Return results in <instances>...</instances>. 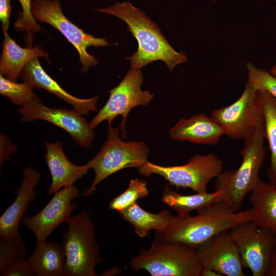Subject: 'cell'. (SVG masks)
Returning a JSON list of instances; mask_svg holds the SVG:
<instances>
[{"label":"cell","mask_w":276,"mask_h":276,"mask_svg":"<svg viewBox=\"0 0 276 276\" xmlns=\"http://www.w3.org/2000/svg\"><path fill=\"white\" fill-rule=\"evenodd\" d=\"M253 218L251 208L236 212L220 200L197 211L195 216H172L167 228L156 233L154 240L178 242L196 248L215 235L252 221Z\"/></svg>","instance_id":"cell-1"},{"label":"cell","mask_w":276,"mask_h":276,"mask_svg":"<svg viewBox=\"0 0 276 276\" xmlns=\"http://www.w3.org/2000/svg\"><path fill=\"white\" fill-rule=\"evenodd\" d=\"M95 9L124 21L127 30L136 39L139 45L136 52L126 58L130 61L131 68L141 69L154 61L161 60L171 72L177 65L188 61L184 53L176 51L169 44L158 26L131 3H116L108 8Z\"/></svg>","instance_id":"cell-2"},{"label":"cell","mask_w":276,"mask_h":276,"mask_svg":"<svg viewBox=\"0 0 276 276\" xmlns=\"http://www.w3.org/2000/svg\"><path fill=\"white\" fill-rule=\"evenodd\" d=\"M264 122L251 135L243 140L240 166L236 170L222 171L216 177L215 191L222 192V200L235 211L240 210L246 195L252 192L261 181L259 172L266 156Z\"/></svg>","instance_id":"cell-3"},{"label":"cell","mask_w":276,"mask_h":276,"mask_svg":"<svg viewBox=\"0 0 276 276\" xmlns=\"http://www.w3.org/2000/svg\"><path fill=\"white\" fill-rule=\"evenodd\" d=\"M66 223L68 228L62 236L64 275H98L95 268L102 258L90 214L81 212L72 216Z\"/></svg>","instance_id":"cell-4"},{"label":"cell","mask_w":276,"mask_h":276,"mask_svg":"<svg viewBox=\"0 0 276 276\" xmlns=\"http://www.w3.org/2000/svg\"><path fill=\"white\" fill-rule=\"evenodd\" d=\"M134 271L144 270L152 276H200L202 269L196 247L178 242L154 240L130 262Z\"/></svg>","instance_id":"cell-5"},{"label":"cell","mask_w":276,"mask_h":276,"mask_svg":"<svg viewBox=\"0 0 276 276\" xmlns=\"http://www.w3.org/2000/svg\"><path fill=\"white\" fill-rule=\"evenodd\" d=\"M150 150L142 141L124 142L119 137V130L111 123L107 126V139L99 152L87 163L95 172L90 187L82 194L91 195L98 185L114 173L123 169H137L147 161Z\"/></svg>","instance_id":"cell-6"},{"label":"cell","mask_w":276,"mask_h":276,"mask_svg":"<svg viewBox=\"0 0 276 276\" xmlns=\"http://www.w3.org/2000/svg\"><path fill=\"white\" fill-rule=\"evenodd\" d=\"M223 163L215 153L196 154L185 165L163 166L147 161L138 168L139 173L149 177L159 175L176 189L190 188L196 193L207 192L211 180L216 178L222 171Z\"/></svg>","instance_id":"cell-7"},{"label":"cell","mask_w":276,"mask_h":276,"mask_svg":"<svg viewBox=\"0 0 276 276\" xmlns=\"http://www.w3.org/2000/svg\"><path fill=\"white\" fill-rule=\"evenodd\" d=\"M31 9L36 20L58 30L75 47L79 54L83 73H86L98 63V60L87 52L88 47L111 45L105 38L87 34L71 22L62 12L60 0H33Z\"/></svg>","instance_id":"cell-8"},{"label":"cell","mask_w":276,"mask_h":276,"mask_svg":"<svg viewBox=\"0 0 276 276\" xmlns=\"http://www.w3.org/2000/svg\"><path fill=\"white\" fill-rule=\"evenodd\" d=\"M210 117L233 140L245 139L264 122L257 90L247 81L241 96L233 103L213 110Z\"/></svg>","instance_id":"cell-9"},{"label":"cell","mask_w":276,"mask_h":276,"mask_svg":"<svg viewBox=\"0 0 276 276\" xmlns=\"http://www.w3.org/2000/svg\"><path fill=\"white\" fill-rule=\"evenodd\" d=\"M143 82L141 69L131 68L121 82L109 90V97L107 102L89 122V126L94 129L104 121L108 124L111 123L117 117L120 116L122 120L119 129L122 137H126L125 125L130 111L136 106L148 105L154 96L148 90L142 89Z\"/></svg>","instance_id":"cell-10"},{"label":"cell","mask_w":276,"mask_h":276,"mask_svg":"<svg viewBox=\"0 0 276 276\" xmlns=\"http://www.w3.org/2000/svg\"><path fill=\"white\" fill-rule=\"evenodd\" d=\"M236 244L244 268L253 276H267L276 245V233L256 225L252 221L229 231Z\"/></svg>","instance_id":"cell-11"},{"label":"cell","mask_w":276,"mask_h":276,"mask_svg":"<svg viewBox=\"0 0 276 276\" xmlns=\"http://www.w3.org/2000/svg\"><path fill=\"white\" fill-rule=\"evenodd\" d=\"M23 122L41 119L51 122L65 130L74 142L82 147H89L95 139V132L82 114L75 110L50 108L36 96L18 109Z\"/></svg>","instance_id":"cell-12"},{"label":"cell","mask_w":276,"mask_h":276,"mask_svg":"<svg viewBox=\"0 0 276 276\" xmlns=\"http://www.w3.org/2000/svg\"><path fill=\"white\" fill-rule=\"evenodd\" d=\"M74 186L64 188L55 193L50 201L38 213L29 217L24 216L21 222L35 235L36 242L46 240L60 224L67 222L76 206L72 201L80 197Z\"/></svg>","instance_id":"cell-13"},{"label":"cell","mask_w":276,"mask_h":276,"mask_svg":"<svg viewBox=\"0 0 276 276\" xmlns=\"http://www.w3.org/2000/svg\"><path fill=\"white\" fill-rule=\"evenodd\" d=\"M196 248L202 268L213 269L222 275H245L238 247L229 231L215 235Z\"/></svg>","instance_id":"cell-14"},{"label":"cell","mask_w":276,"mask_h":276,"mask_svg":"<svg viewBox=\"0 0 276 276\" xmlns=\"http://www.w3.org/2000/svg\"><path fill=\"white\" fill-rule=\"evenodd\" d=\"M22 173L23 178L15 192L17 195L14 200L0 217L1 239H11L20 234L19 222L36 197L35 188L41 178L40 173L31 167L24 169Z\"/></svg>","instance_id":"cell-15"},{"label":"cell","mask_w":276,"mask_h":276,"mask_svg":"<svg viewBox=\"0 0 276 276\" xmlns=\"http://www.w3.org/2000/svg\"><path fill=\"white\" fill-rule=\"evenodd\" d=\"M19 77L24 82L33 88H43L56 96L82 115L87 116L90 111L97 110L98 96L81 99L71 95L45 72L38 58L29 62L21 71Z\"/></svg>","instance_id":"cell-16"},{"label":"cell","mask_w":276,"mask_h":276,"mask_svg":"<svg viewBox=\"0 0 276 276\" xmlns=\"http://www.w3.org/2000/svg\"><path fill=\"white\" fill-rule=\"evenodd\" d=\"M44 159L50 172L52 181L48 189L49 194H54L61 189L73 186L90 169L88 163L78 166L66 156L60 142H45Z\"/></svg>","instance_id":"cell-17"},{"label":"cell","mask_w":276,"mask_h":276,"mask_svg":"<svg viewBox=\"0 0 276 276\" xmlns=\"http://www.w3.org/2000/svg\"><path fill=\"white\" fill-rule=\"evenodd\" d=\"M169 134L173 140L213 146L217 144L225 133L221 126L210 116L199 113L180 119L170 128Z\"/></svg>","instance_id":"cell-18"},{"label":"cell","mask_w":276,"mask_h":276,"mask_svg":"<svg viewBox=\"0 0 276 276\" xmlns=\"http://www.w3.org/2000/svg\"><path fill=\"white\" fill-rule=\"evenodd\" d=\"M4 38L0 60V73L5 78L16 82L25 67L35 58H49L48 53L41 48H22L9 35L3 32Z\"/></svg>","instance_id":"cell-19"},{"label":"cell","mask_w":276,"mask_h":276,"mask_svg":"<svg viewBox=\"0 0 276 276\" xmlns=\"http://www.w3.org/2000/svg\"><path fill=\"white\" fill-rule=\"evenodd\" d=\"M36 242L33 252L27 259L34 275L64 276L65 256L62 245L46 240Z\"/></svg>","instance_id":"cell-20"},{"label":"cell","mask_w":276,"mask_h":276,"mask_svg":"<svg viewBox=\"0 0 276 276\" xmlns=\"http://www.w3.org/2000/svg\"><path fill=\"white\" fill-rule=\"evenodd\" d=\"M249 201L254 212L252 221L276 233V186L261 180L251 192Z\"/></svg>","instance_id":"cell-21"},{"label":"cell","mask_w":276,"mask_h":276,"mask_svg":"<svg viewBox=\"0 0 276 276\" xmlns=\"http://www.w3.org/2000/svg\"><path fill=\"white\" fill-rule=\"evenodd\" d=\"M119 213L133 226L136 234L141 238L147 237L152 230H155L156 233L165 230L173 216L166 210L158 213L148 212L141 208L137 201Z\"/></svg>","instance_id":"cell-22"},{"label":"cell","mask_w":276,"mask_h":276,"mask_svg":"<svg viewBox=\"0 0 276 276\" xmlns=\"http://www.w3.org/2000/svg\"><path fill=\"white\" fill-rule=\"evenodd\" d=\"M222 192L215 191L196 193L192 195H181L171 190L168 185L164 188L162 201L177 213V215H190L193 211H198L213 202L222 200Z\"/></svg>","instance_id":"cell-23"},{"label":"cell","mask_w":276,"mask_h":276,"mask_svg":"<svg viewBox=\"0 0 276 276\" xmlns=\"http://www.w3.org/2000/svg\"><path fill=\"white\" fill-rule=\"evenodd\" d=\"M257 96L263 111L265 139L270 152L267 177L269 183L276 186V98L262 90H257Z\"/></svg>","instance_id":"cell-24"},{"label":"cell","mask_w":276,"mask_h":276,"mask_svg":"<svg viewBox=\"0 0 276 276\" xmlns=\"http://www.w3.org/2000/svg\"><path fill=\"white\" fill-rule=\"evenodd\" d=\"M149 191L147 183L143 179H132L123 192L113 198L110 202L109 209L118 212L126 209L139 199L147 196Z\"/></svg>","instance_id":"cell-25"},{"label":"cell","mask_w":276,"mask_h":276,"mask_svg":"<svg viewBox=\"0 0 276 276\" xmlns=\"http://www.w3.org/2000/svg\"><path fill=\"white\" fill-rule=\"evenodd\" d=\"M33 88L27 83H17L0 74V94L16 105L23 106L35 97Z\"/></svg>","instance_id":"cell-26"},{"label":"cell","mask_w":276,"mask_h":276,"mask_svg":"<svg viewBox=\"0 0 276 276\" xmlns=\"http://www.w3.org/2000/svg\"><path fill=\"white\" fill-rule=\"evenodd\" d=\"M27 248L20 234L0 240V270L25 259Z\"/></svg>","instance_id":"cell-27"},{"label":"cell","mask_w":276,"mask_h":276,"mask_svg":"<svg viewBox=\"0 0 276 276\" xmlns=\"http://www.w3.org/2000/svg\"><path fill=\"white\" fill-rule=\"evenodd\" d=\"M247 80L257 90L266 91L276 98V77L248 62L246 64Z\"/></svg>","instance_id":"cell-28"},{"label":"cell","mask_w":276,"mask_h":276,"mask_svg":"<svg viewBox=\"0 0 276 276\" xmlns=\"http://www.w3.org/2000/svg\"><path fill=\"white\" fill-rule=\"evenodd\" d=\"M18 1L21 5L22 11L18 12V17L14 24V28L18 31L25 32L28 35V40L31 41L32 40L33 33L41 31V28L32 14V1Z\"/></svg>","instance_id":"cell-29"},{"label":"cell","mask_w":276,"mask_h":276,"mask_svg":"<svg viewBox=\"0 0 276 276\" xmlns=\"http://www.w3.org/2000/svg\"><path fill=\"white\" fill-rule=\"evenodd\" d=\"M1 276L35 275L27 260H23L0 270Z\"/></svg>","instance_id":"cell-30"},{"label":"cell","mask_w":276,"mask_h":276,"mask_svg":"<svg viewBox=\"0 0 276 276\" xmlns=\"http://www.w3.org/2000/svg\"><path fill=\"white\" fill-rule=\"evenodd\" d=\"M11 6L10 0H0V20L3 32H7L9 27Z\"/></svg>","instance_id":"cell-31"},{"label":"cell","mask_w":276,"mask_h":276,"mask_svg":"<svg viewBox=\"0 0 276 276\" xmlns=\"http://www.w3.org/2000/svg\"><path fill=\"white\" fill-rule=\"evenodd\" d=\"M267 276H276V245L273 250Z\"/></svg>","instance_id":"cell-32"},{"label":"cell","mask_w":276,"mask_h":276,"mask_svg":"<svg viewBox=\"0 0 276 276\" xmlns=\"http://www.w3.org/2000/svg\"><path fill=\"white\" fill-rule=\"evenodd\" d=\"M200 276H222V275L213 269L203 268Z\"/></svg>","instance_id":"cell-33"},{"label":"cell","mask_w":276,"mask_h":276,"mask_svg":"<svg viewBox=\"0 0 276 276\" xmlns=\"http://www.w3.org/2000/svg\"><path fill=\"white\" fill-rule=\"evenodd\" d=\"M270 73L276 77V64L274 65L270 70Z\"/></svg>","instance_id":"cell-34"},{"label":"cell","mask_w":276,"mask_h":276,"mask_svg":"<svg viewBox=\"0 0 276 276\" xmlns=\"http://www.w3.org/2000/svg\"><path fill=\"white\" fill-rule=\"evenodd\" d=\"M276 3V0H273Z\"/></svg>","instance_id":"cell-35"},{"label":"cell","mask_w":276,"mask_h":276,"mask_svg":"<svg viewBox=\"0 0 276 276\" xmlns=\"http://www.w3.org/2000/svg\"><path fill=\"white\" fill-rule=\"evenodd\" d=\"M214 1H215V0H214Z\"/></svg>","instance_id":"cell-36"}]
</instances>
